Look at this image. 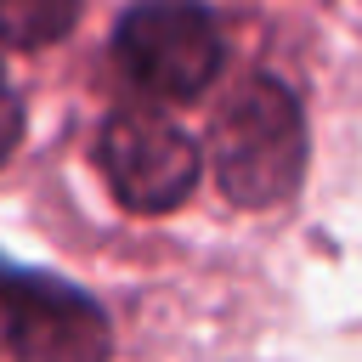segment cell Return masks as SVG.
I'll use <instances>...</instances> for the list:
<instances>
[{
    "label": "cell",
    "instance_id": "obj_1",
    "mask_svg": "<svg viewBox=\"0 0 362 362\" xmlns=\"http://www.w3.org/2000/svg\"><path fill=\"white\" fill-rule=\"evenodd\" d=\"M209 164L232 204L272 209L305 175V119L283 79H243L209 119Z\"/></svg>",
    "mask_w": 362,
    "mask_h": 362
},
{
    "label": "cell",
    "instance_id": "obj_2",
    "mask_svg": "<svg viewBox=\"0 0 362 362\" xmlns=\"http://www.w3.org/2000/svg\"><path fill=\"white\" fill-rule=\"evenodd\" d=\"M113 62L158 102H198L226 62L221 23L198 0H136L113 23Z\"/></svg>",
    "mask_w": 362,
    "mask_h": 362
},
{
    "label": "cell",
    "instance_id": "obj_3",
    "mask_svg": "<svg viewBox=\"0 0 362 362\" xmlns=\"http://www.w3.org/2000/svg\"><path fill=\"white\" fill-rule=\"evenodd\" d=\"M96 164H102L113 198L136 215H170L198 187L192 136L175 119L153 113V107L107 113L102 130H96Z\"/></svg>",
    "mask_w": 362,
    "mask_h": 362
},
{
    "label": "cell",
    "instance_id": "obj_4",
    "mask_svg": "<svg viewBox=\"0 0 362 362\" xmlns=\"http://www.w3.org/2000/svg\"><path fill=\"white\" fill-rule=\"evenodd\" d=\"M0 339L11 362H107L113 351L102 305L40 272H11L0 283Z\"/></svg>",
    "mask_w": 362,
    "mask_h": 362
},
{
    "label": "cell",
    "instance_id": "obj_5",
    "mask_svg": "<svg viewBox=\"0 0 362 362\" xmlns=\"http://www.w3.org/2000/svg\"><path fill=\"white\" fill-rule=\"evenodd\" d=\"M85 0H0V45L45 51L79 23Z\"/></svg>",
    "mask_w": 362,
    "mask_h": 362
},
{
    "label": "cell",
    "instance_id": "obj_6",
    "mask_svg": "<svg viewBox=\"0 0 362 362\" xmlns=\"http://www.w3.org/2000/svg\"><path fill=\"white\" fill-rule=\"evenodd\" d=\"M23 136V107L11 102V90H6V79H0V158L11 153V141Z\"/></svg>",
    "mask_w": 362,
    "mask_h": 362
}]
</instances>
